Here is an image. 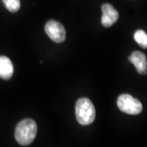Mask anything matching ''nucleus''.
Listing matches in <instances>:
<instances>
[{
	"instance_id": "f257e3e1",
	"label": "nucleus",
	"mask_w": 147,
	"mask_h": 147,
	"mask_svg": "<svg viewBox=\"0 0 147 147\" xmlns=\"http://www.w3.org/2000/svg\"><path fill=\"white\" fill-rule=\"evenodd\" d=\"M37 134V124L31 119L21 120L16 127L15 138L21 146H28L34 142Z\"/></svg>"
},
{
	"instance_id": "f03ea898",
	"label": "nucleus",
	"mask_w": 147,
	"mask_h": 147,
	"mask_svg": "<svg viewBox=\"0 0 147 147\" xmlns=\"http://www.w3.org/2000/svg\"><path fill=\"white\" fill-rule=\"evenodd\" d=\"M75 115L79 124L89 125L96 118L94 105L88 98H79L75 105Z\"/></svg>"
},
{
	"instance_id": "7ed1b4c3",
	"label": "nucleus",
	"mask_w": 147,
	"mask_h": 147,
	"mask_svg": "<svg viewBox=\"0 0 147 147\" xmlns=\"http://www.w3.org/2000/svg\"><path fill=\"white\" fill-rule=\"evenodd\" d=\"M117 105L122 112L131 115L140 114L143 109L141 101L129 94L120 95L117 100Z\"/></svg>"
},
{
	"instance_id": "20e7f679",
	"label": "nucleus",
	"mask_w": 147,
	"mask_h": 147,
	"mask_svg": "<svg viewBox=\"0 0 147 147\" xmlns=\"http://www.w3.org/2000/svg\"><path fill=\"white\" fill-rule=\"evenodd\" d=\"M45 32L55 42H62L65 39V27L58 21H48L45 26Z\"/></svg>"
},
{
	"instance_id": "39448f33",
	"label": "nucleus",
	"mask_w": 147,
	"mask_h": 147,
	"mask_svg": "<svg viewBox=\"0 0 147 147\" xmlns=\"http://www.w3.org/2000/svg\"><path fill=\"white\" fill-rule=\"evenodd\" d=\"M103 15L101 17V24L103 26L110 27L117 22L119 19V12L110 3H105L101 7Z\"/></svg>"
},
{
	"instance_id": "423d86ee",
	"label": "nucleus",
	"mask_w": 147,
	"mask_h": 147,
	"mask_svg": "<svg viewBox=\"0 0 147 147\" xmlns=\"http://www.w3.org/2000/svg\"><path fill=\"white\" fill-rule=\"evenodd\" d=\"M129 61L134 65L137 69V72L140 74H147V61L146 55L141 52H133L131 56L128 57Z\"/></svg>"
},
{
	"instance_id": "0eeeda50",
	"label": "nucleus",
	"mask_w": 147,
	"mask_h": 147,
	"mask_svg": "<svg viewBox=\"0 0 147 147\" xmlns=\"http://www.w3.org/2000/svg\"><path fill=\"white\" fill-rule=\"evenodd\" d=\"M14 72L12 62L5 56L0 57V78L4 80L10 79Z\"/></svg>"
},
{
	"instance_id": "6e6552de",
	"label": "nucleus",
	"mask_w": 147,
	"mask_h": 147,
	"mask_svg": "<svg viewBox=\"0 0 147 147\" xmlns=\"http://www.w3.org/2000/svg\"><path fill=\"white\" fill-rule=\"evenodd\" d=\"M134 39L139 46L144 49L147 48V34L142 30H138L134 34Z\"/></svg>"
},
{
	"instance_id": "1a4fd4ad",
	"label": "nucleus",
	"mask_w": 147,
	"mask_h": 147,
	"mask_svg": "<svg viewBox=\"0 0 147 147\" xmlns=\"http://www.w3.org/2000/svg\"><path fill=\"white\" fill-rule=\"evenodd\" d=\"M6 8L11 12H16L21 7L20 0H3Z\"/></svg>"
}]
</instances>
